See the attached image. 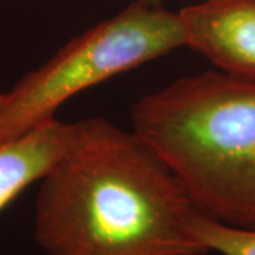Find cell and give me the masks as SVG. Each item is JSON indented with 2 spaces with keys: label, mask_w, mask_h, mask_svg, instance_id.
<instances>
[{
  "label": "cell",
  "mask_w": 255,
  "mask_h": 255,
  "mask_svg": "<svg viewBox=\"0 0 255 255\" xmlns=\"http://www.w3.org/2000/svg\"><path fill=\"white\" fill-rule=\"evenodd\" d=\"M197 213L132 129L88 118L40 180L34 240L46 255H206L193 230Z\"/></svg>",
  "instance_id": "1"
},
{
  "label": "cell",
  "mask_w": 255,
  "mask_h": 255,
  "mask_svg": "<svg viewBox=\"0 0 255 255\" xmlns=\"http://www.w3.org/2000/svg\"><path fill=\"white\" fill-rule=\"evenodd\" d=\"M130 121L199 211L255 230V80L183 77L136 101Z\"/></svg>",
  "instance_id": "2"
},
{
  "label": "cell",
  "mask_w": 255,
  "mask_h": 255,
  "mask_svg": "<svg viewBox=\"0 0 255 255\" xmlns=\"http://www.w3.org/2000/svg\"><path fill=\"white\" fill-rule=\"evenodd\" d=\"M186 47L179 11L135 0L71 38L48 61L0 92V142L27 133L67 101L119 74Z\"/></svg>",
  "instance_id": "3"
},
{
  "label": "cell",
  "mask_w": 255,
  "mask_h": 255,
  "mask_svg": "<svg viewBox=\"0 0 255 255\" xmlns=\"http://www.w3.org/2000/svg\"><path fill=\"white\" fill-rule=\"evenodd\" d=\"M179 14L186 46L223 73L255 80V0H203Z\"/></svg>",
  "instance_id": "4"
},
{
  "label": "cell",
  "mask_w": 255,
  "mask_h": 255,
  "mask_svg": "<svg viewBox=\"0 0 255 255\" xmlns=\"http://www.w3.org/2000/svg\"><path fill=\"white\" fill-rule=\"evenodd\" d=\"M77 122L53 118L21 136L0 142V210L40 182L73 143Z\"/></svg>",
  "instance_id": "5"
},
{
  "label": "cell",
  "mask_w": 255,
  "mask_h": 255,
  "mask_svg": "<svg viewBox=\"0 0 255 255\" xmlns=\"http://www.w3.org/2000/svg\"><path fill=\"white\" fill-rule=\"evenodd\" d=\"M197 238L220 255H255V230L228 226L199 211L193 221Z\"/></svg>",
  "instance_id": "6"
},
{
  "label": "cell",
  "mask_w": 255,
  "mask_h": 255,
  "mask_svg": "<svg viewBox=\"0 0 255 255\" xmlns=\"http://www.w3.org/2000/svg\"><path fill=\"white\" fill-rule=\"evenodd\" d=\"M143 1H147V3H155V4H162L163 0H143Z\"/></svg>",
  "instance_id": "7"
}]
</instances>
